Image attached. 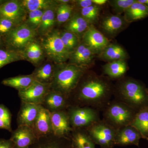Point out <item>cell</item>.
Listing matches in <instances>:
<instances>
[{"label": "cell", "instance_id": "23", "mask_svg": "<svg viewBox=\"0 0 148 148\" xmlns=\"http://www.w3.org/2000/svg\"><path fill=\"white\" fill-rule=\"evenodd\" d=\"M124 18L126 22H132L148 16V7L136 0L124 12Z\"/></svg>", "mask_w": 148, "mask_h": 148}, {"label": "cell", "instance_id": "5", "mask_svg": "<svg viewBox=\"0 0 148 148\" xmlns=\"http://www.w3.org/2000/svg\"><path fill=\"white\" fill-rule=\"evenodd\" d=\"M36 36L34 29L27 24L17 25L3 37L5 47L19 51L33 42Z\"/></svg>", "mask_w": 148, "mask_h": 148}, {"label": "cell", "instance_id": "48", "mask_svg": "<svg viewBox=\"0 0 148 148\" xmlns=\"http://www.w3.org/2000/svg\"><path fill=\"white\" fill-rule=\"evenodd\" d=\"M147 140L148 141V138H147Z\"/></svg>", "mask_w": 148, "mask_h": 148}, {"label": "cell", "instance_id": "3", "mask_svg": "<svg viewBox=\"0 0 148 148\" xmlns=\"http://www.w3.org/2000/svg\"><path fill=\"white\" fill-rule=\"evenodd\" d=\"M103 111V120L116 130L130 125L138 112L116 100L110 101Z\"/></svg>", "mask_w": 148, "mask_h": 148}, {"label": "cell", "instance_id": "7", "mask_svg": "<svg viewBox=\"0 0 148 148\" xmlns=\"http://www.w3.org/2000/svg\"><path fill=\"white\" fill-rule=\"evenodd\" d=\"M68 114L73 130L86 129L101 120L99 111L86 106L75 107Z\"/></svg>", "mask_w": 148, "mask_h": 148}, {"label": "cell", "instance_id": "33", "mask_svg": "<svg viewBox=\"0 0 148 148\" xmlns=\"http://www.w3.org/2000/svg\"><path fill=\"white\" fill-rule=\"evenodd\" d=\"M60 36L65 47L71 53L79 45L78 37L73 33L66 31L60 34Z\"/></svg>", "mask_w": 148, "mask_h": 148}, {"label": "cell", "instance_id": "42", "mask_svg": "<svg viewBox=\"0 0 148 148\" xmlns=\"http://www.w3.org/2000/svg\"><path fill=\"white\" fill-rule=\"evenodd\" d=\"M0 129L7 130L9 131H11V127L8 125L5 121L0 118Z\"/></svg>", "mask_w": 148, "mask_h": 148}, {"label": "cell", "instance_id": "22", "mask_svg": "<svg viewBox=\"0 0 148 148\" xmlns=\"http://www.w3.org/2000/svg\"><path fill=\"white\" fill-rule=\"evenodd\" d=\"M36 81L33 75L18 76L3 80L2 84L6 86L15 88L18 91L27 89Z\"/></svg>", "mask_w": 148, "mask_h": 148}, {"label": "cell", "instance_id": "25", "mask_svg": "<svg viewBox=\"0 0 148 148\" xmlns=\"http://www.w3.org/2000/svg\"><path fill=\"white\" fill-rule=\"evenodd\" d=\"M90 24L81 15L75 14L67 23L66 29L67 32L76 35L84 34L90 27Z\"/></svg>", "mask_w": 148, "mask_h": 148}, {"label": "cell", "instance_id": "35", "mask_svg": "<svg viewBox=\"0 0 148 148\" xmlns=\"http://www.w3.org/2000/svg\"><path fill=\"white\" fill-rule=\"evenodd\" d=\"M136 0H113L109 1L113 10L117 14L125 12Z\"/></svg>", "mask_w": 148, "mask_h": 148}, {"label": "cell", "instance_id": "24", "mask_svg": "<svg viewBox=\"0 0 148 148\" xmlns=\"http://www.w3.org/2000/svg\"><path fill=\"white\" fill-rule=\"evenodd\" d=\"M127 65L125 60L108 62L103 66L104 73L114 79L123 76L127 71Z\"/></svg>", "mask_w": 148, "mask_h": 148}, {"label": "cell", "instance_id": "13", "mask_svg": "<svg viewBox=\"0 0 148 148\" xmlns=\"http://www.w3.org/2000/svg\"><path fill=\"white\" fill-rule=\"evenodd\" d=\"M142 138L140 132L131 125L117 130L114 139V145L139 146Z\"/></svg>", "mask_w": 148, "mask_h": 148}, {"label": "cell", "instance_id": "27", "mask_svg": "<svg viewBox=\"0 0 148 148\" xmlns=\"http://www.w3.org/2000/svg\"><path fill=\"white\" fill-rule=\"evenodd\" d=\"M32 75L38 82L49 84L53 80L55 75L53 73V66L50 64H45L37 69Z\"/></svg>", "mask_w": 148, "mask_h": 148}, {"label": "cell", "instance_id": "38", "mask_svg": "<svg viewBox=\"0 0 148 148\" xmlns=\"http://www.w3.org/2000/svg\"><path fill=\"white\" fill-rule=\"evenodd\" d=\"M0 118L11 126V115L8 109L3 105H0Z\"/></svg>", "mask_w": 148, "mask_h": 148}, {"label": "cell", "instance_id": "16", "mask_svg": "<svg viewBox=\"0 0 148 148\" xmlns=\"http://www.w3.org/2000/svg\"><path fill=\"white\" fill-rule=\"evenodd\" d=\"M41 105L22 103L17 117L18 126L26 125L33 128Z\"/></svg>", "mask_w": 148, "mask_h": 148}, {"label": "cell", "instance_id": "32", "mask_svg": "<svg viewBox=\"0 0 148 148\" xmlns=\"http://www.w3.org/2000/svg\"><path fill=\"white\" fill-rule=\"evenodd\" d=\"M100 12L99 6L94 4L89 7L81 9V14L88 23L92 24L98 21Z\"/></svg>", "mask_w": 148, "mask_h": 148}, {"label": "cell", "instance_id": "28", "mask_svg": "<svg viewBox=\"0 0 148 148\" xmlns=\"http://www.w3.org/2000/svg\"><path fill=\"white\" fill-rule=\"evenodd\" d=\"M24 55L20 51L12 50L5 47L0 48V69L4 66L15 61L22 60Z\"/></svg>", "mask_w": 148, "mask_h": 148}, {"label": "cell", "instance_id": "4", "mask_svg": "<svg viewBox=\"0 0 148 148\" xmlns=\"http://www.w3.org/2000/svg\"><path fill=\"white\" fill-rule=\"evenodd\" d=\"M86 68L72 64L62 67L54 75L53 84L55 90L68 96L77 86Z\"/></svg>", "mask_w": 148, "mask_h": 148}, {"label": "cell", "instance_id": "6", "mask_svg": "<svg viewBox=\"0 0 148 148\" xmlns=\"http://www.w3.org/2000/svg\"><path fill=\"white\" fill-rule=\"evenodd\" d=\"M94 144L102 148H112L114 146L116 130L100 120L85 129Z\"/></svg>", "mask_w": 148, "mask_h": 148}, {"label": "cell", "instance_id": "37", "mask_svg": "<svg viewBox=\"0 0 148 148\" xmlns=\"http://www.w3.org/2000/svg\"><path fill=\"white\" fill-rule=\"evenodd\" d=\"M44 11L42 10H37L30 12L29 15V22L32 26V28L39 27L41 21Z\"/></svg>", "mask_w": 148, "mask_h": 148}, {"label": "cell", "instance_id": "18", "mask_svg": "<svg viewBox=\"0 0 148 148\" xmlns=\"http://www.w3.org/2000/svg\"><path fill=\"white\" fill-rule=\"evenodd\" d=\"M126 22L124 17L119 15H111L106 16L101 24L104 32L109 35L116 34L125 26Z\"/></svg>", "mask_w": 148, "mask_h": 148}, {"label": "cell", "instance_id": "43", "mask_svg": "<svg viewBox=\"0 0 148 148\" xmlns=\"http://www.w3.org/2000/svg\"><path fill=\"white\" fill-rule=\"evenodd\" d=\"M92 3L94 5L99 6L100 5H103L108 2L107 0H92Z\"/></svg>", "mask_w": 148, "mask_h": 148}, {"label": "cell", "instance_id": "19", "mask_svg": "<svg viewBox=\"0 0 148 148\" xmlns=\"http://www.w3.org/2000/svg\"><path fill=\"white\" fill-rule=\"evenodd\" d=\"M127 56V52L124 49L115 44H109L99 54V58L108 62L119 60L125 61Z\"/></svg>", "mask_w": 148, "mask_h": 148}, {"label": "cell", "instance_id": "20", "mask_svg": "<svg viewBox=\"0 0 148 148\" xmlns=\"http://www.w3.org/2000/svg\"><path fill=\"white\" fill-rule=\"evenodd\" d=\"M130 125L140 132L142 138H148V105L138 111Z\"/></svg>", "mask_w": 148, "mask_h": 148}, {"label": "cell", "instance_id": "39", "mask_svg": "<svg viewBox=\"0 0 148 148\" xmlns=\"http://www.w3.org/2000/svg\"><path fill=\"white\" fill-rule=\"evenodd\" d=\"M77 5L81 8H84L89 7L94 5L92 0H79L76 1Z\"/></svg>", "mask_w": 148, "mask_h": 148}, {"label": "cell", "instance_id": "9", "mask_svg": "<svg viewBox=\"0 0 148 148\" xmlns=\"http://www.w3.org/2000/svg\"><path fill=\"white\" fill-rule=\"evenodd\" d=\"M48 85L36 81L27 89L18 91L22 103L42 105L49 92Z\"/></svg>", "mask_w": 148, "mask_h": 148}, {"label": "cell", "instance_id": "40", "mask_svg": "<svg viewBox=\"0 0 148 148\" xmlns=\"http://www.w3.org/2000/svg\"><path fill=\"white\" fill-rule=\"evenodd\" d=\"M0 148H15L14 144L10 140L0 139Z\"/></svg>", "mask_w": 148, "mask_h": 148}, {"label": "cell", "instance_id": "36", "mask_svg": "<svg viewBox=\"0 0 148 148\" xmlns=\"http://www.w3.org/2000/svg\"><path fill=\"white\" fill-rule=\"evenodd\" d=\"M18 23L6 18H0V36L3 38L15 28Z\"/></svg>", "mask_w": 148, "mask_h": 148}, {"label": "cell", "instance_id": "2", "mask_svg": "<svg viewBox=\"0 0 148 148\" xmlns=\"http://www.w3.org/2000/svg\"><path fill=\"white\" fill-rule=\"evenodd\" d=\"M147 88L140 82L128 79L121 82L116 91V100L138 111L148 105Z\"/></svg>", "mask_w": 148, "mask_h": 148}, {"label": "cell", "instance_id": "46", "mask_svg": "<svg viewBox=\"0 0 148 148\" xmlns=\"http://www.w3.org/2000/svg\"><path fill=\"white\" fill-rule=\"evenodd\" d=\"M70 1L69 0H61L59 1V2L62 3L61 4H68V3L70 2Z\"/></svg>", "mask_w": 148, "mask_h": 148}, {"label": "cell", "instance_id": "17", "mask_svg": "<svg viewBox=\"0 0 148 148\" xmlns=\"http://www.w3.org/2000/svg\"><path fill=\"white\" fill-rule=\"evenodd\" d=\"M33 129L38 139L52 132L50 111L42 107L35 121Z\"/></svg>", "mask_w": 148, "mask_h": 148}, {"label": "cell", "instance_id": "15", "mask_svg": "<svg viewBox=\"0 0 148 148\" xmlns=\"http://www.w3.org/2000/svg\"><path fill=\"white\" fill-rule=\"evenodd\" d=\"M95 53L84 43L79 45L71 52L70 61L71 64L87 68L95 58Z\"/></svg>", "mask_w": 148, "mask_h": 148}, {"label": "cell", "instance_id": "26", "mask_svg": "<svg viewBox=\"0 0 148 148\" xmlns=\"http://www.w3.org/2000/svg\"><path fill=\"white\" fill-rule=\"evenodd\" d=\"M95 145L86 130H77L73 133L72 138L73 148H95Z\"/></svg>", "mask_w": 148, "mask_h": 148}, {"label": "cell", "instance_id": "1", "mask_svg": "<svg viewBox=\"0 0 148 148\" xmlns=\"http://www.w3.org/2000/svg\"><path fill=\"white\" fill-rule=\"evenodd\" d=\"M112 93L110 84L107 79L91 75L82 84L77 98L84 106L100 111L103 110L110 103Z\"/></svg>", "mask_w": 148, "mask_h": 148}, {"label": "cell", "instance_id": "30", "mask_svg": "<svg viewBox=\"0 0 148 148\" xmlns=\"http://www.w3.org/2000/svg\"><path fill=\"white\" fill-rule=\"evenodd\" d=\"M25 54L26 57L33 63H36L42 58V48L36 42H32L27 46Z\"/></svg>", "mask_w": 148, "mask_h": 148}, {"label": "cell", "instance_id": "11", "mask_svg": "<svg viewBox=\"0 0 148 148\" xmlns=\"http://www.w3.org/2000/svg\"><path fill=\"white\" fill-rule=\"evenodd\" d=\"M83 41L96 54H99L109 45L108 40L92 25L84 34Z\"/></svg>", "mask_w": 148, "mask_h": 148}, {"label": "cell", "instance_id": "41", "mask_svg": "<svg viewBox=\"0 0 148 148\" xmlns=\"http://www.w3.org/2000/svg\"><path fill=\"white\" fill-rule=\"evenodd\" d=\"M37 148H63L59 145L55 143H49L40 146Z\"/></svg>", "mask_w": 148, "mask_h": 148}, {"label": "cell", "instance_id": "34", "mask_svg": "<svg viewBox=\"0 0 148 148\" xmlns=\"http://www.w3.org/2000/svg\"><path fill=\"white\" fill-rule=\"evenodd\" d=\"M73 8L69 4H61L58 7L56 12V18L59 23L68 21L71 14Z\"/></svg>", "mask_w": 148, "mask_h": 148}, {"label": "cell", "instance_id": "31", "mask_svg": "<svg viewBox=\"0 0 148 148\" xmlns=\"http://www.w3.org/2000/svg\"><path fill=\"white\" fill-rule=\"evenodd\" d=\"M55 22V14L51 9L46 10L44 12L40 24L39 30L41 33L45 34L52 29Z\"/></svg>", "mask_w": 148, "mask_h": 148}, {"label": "cell", "instance_id": "29", "mask_svg": "<svg viewBox=\"0 0 148 148\" xmlns=\"http://www.w3.org/2000/svg\"><path fill=\"white\" fill-rule=\"evenodd\" d=\"M21 3L24 9L29 12L47 9L53 5V1L47 0H24Z\"/></svg>", "mask_w": 148, "mask_h": 148}, {"label": "cell", "instance_id": "44", "mask_svg": "<svg viewBox=\"0 0 148 148\" xmlns=\"http://www.w3.org/2000/svg\"><path fill=\"white\" fill-rule=\"evenodd\" d=\"M138 2L145 5L148 7V0H137Z\"/></svg>", "mask_w": 148, "mask_h": 148}, {"label": "cell", "instance_id": "12", "mask_svg": "<svg viewBox=\"0 0 148 148\" xmlns=\"http://www.w3.org/2000/svg\"><path fill=\"white\" fill-rule=\"evenodd\" d=\"M15 148H29L38 140L34 129L26 125L18 126L10 139Z\"/></svg>", "mask_w": 148, "mask_h": 148}, {"label": "cell", "instance_id": "14", "mask_svg": "<svg viewBox=\"0 0 148 148\" xmlns=\"http://www.w3.org/2000/svg\"><path fill=\"white\" fill-rule=\"evenodd\" d=\"M25 14L21 2L10 1L0 4V18H6L18 23Z\"/></svg>", "mask_w": 148, "mask_h": 148}, {"label": "cell", "instance_id": "45", "mask_svg": "<svg viewBox=\"0 0 148 148\" xmlns=\"http://www.w3.org/2000/svg\"><path fill=\"white\" fill-rule=\"evenodd\" d=\"M3 45H5L3 38L1 36H0V48H2V46Z\"/></svg>", "mask_w": 148, "mask_h": 148}, {"label": "cell", "instance_id": "21", "mask_svg": "<svg viewBox=\"0 0 148 148\" xmlns=\"http://www.w3.org/2000/svg\"><path fill=\"white\" fill-rule=\"evenodd\" d=\"M67 97L61 92L53 90L48 92L43 104H45L49 110H61L67 106Z\"/></svg>", "mask_w": 148, "mask_h": 148}, {"label": "cell", "instance_id": "47", "mask_svg": "<svg viewBox=\"0 0 148 148\" xmlns=\"http://www.w3.org/2000/svg\"><path fill=\"white\" fill-rule=\"evenodd\" d=\"M146 90H147V92L148 94V88H147V89H146Z\"/></svg>", "mask_w": 148, "mask_h": 148}, {"label": "cell", "instance_id": "8", "mask_svg": "<svg viewBox=\"0 0 148 148\" xmlns=\"http://www.w3.org/2000/svg\"><path fill=\"white\" fill-rule=\"evenodd\" d=\"M43 47L49 58L57 63H63L70 59L71 52L64 46L58 32L49 35L44 40Z\"/></svg>", "mask_w": 148, "mask_h": 148}, {"label": "cell", "instance_id": "10", "mask_svg": "<svg viewBox=\"0 0 148 148\" xmlns=\"http://www.w3.org/2000/svg\"><path fill=\"white\" fill-rule=\"evenodd\" d=\"M52 132L58 138H66V136L73 131L70 123L69 114L64 111L50 112Z\"/></svg>", "mask_w": 148, "mask_h": 148}]
</instances>
